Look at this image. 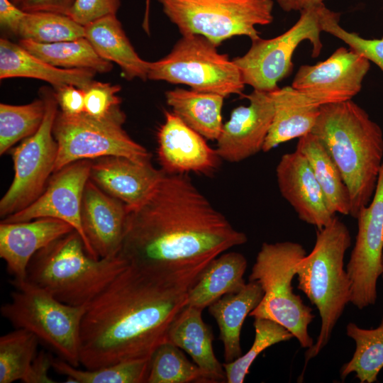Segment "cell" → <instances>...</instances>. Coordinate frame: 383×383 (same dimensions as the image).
<instances>
[{"label":"cell","mask_w":383,"mask_h":383,"mask_svg":"<svg viewBox=\"0 0 383 383\" xmlns=\"http://www.w3.org/2000/svg\"><path fill=\"white\" fill-rule=\"evenodd\" d=\"M15 289L1 306V316L16 328L33 333L57 355L78 367L80 365L81 324L86 306L60 301L27 279H12Z\"/></svg>","instance_id":"cell-7"},{"label":"cell","mask_w":383,"mask_h":383,"mask_svg":"<svg viewBox=\"0 0 383 383\" xmlns=\"http://www.w3.org/2000/svg\"><path fill=\"white\" fill-rule=\"evenodd\" d=\"M45 112L38 130L11 150L14 177L0 201V216L4 218L35 201L44 192L51 173H54L57 143L53 124L58 104L54 92L42 89Z\"/></svg>","instance_id":"cell-12"},{"label":"cell","mask_w":383,"mask_h":383,"mask_svg":"<svg viewBox=\"0 0 383 383\" xmlns=\"http://www.w3.org/2000/svg\"><path fill=\"white\" fill-rule=\"evenodd\" d=\"M247 240L187 174L165 173L147 199L129 211L117 255L193 286L213 260Z\"/></svg>","instance_id":"cell-1"},{"label":"cell","mask_w":383,"mask_h":383,"mask_svg":"<svg viewBox=\"0 0 383 383\" xmlns=\"http://www.w3.org/2000/svg\"><path fill=\"white\" fill-rule=\"evenodd\" d=\"M322 31L343 41L348 47L372 62L383 72V38L367 39L344 29L339 23L340 14L325 4L318 7Z\"/></svg>","instance_id":"cell-38"},{"label":"cell","mask_w":383,"mask_h":383,"mask_svg":"<svg viewBox=\"0 0 383 383\" xmlns=\"http://www.w3.org/2000/svg\"><path fill=\"white\" fill-rule=\"evenodd\" d=\"M91 166V160H81L54 172L44 192L35 201L3 218L1 222H22L40 218L62 220L81 235L89 255L99 259L89 245L81 221L82 196L89 179Z\"/></svg>","instance_id":"cell-15"},{"label":"cell","mask_w":383,"mask_h":383,"mask_svg":"<svg viewBox=\"0 0 383 383\" xmlns=\"http://www.w3.org/2000/svg\"><path fill=\"white\" fill-rule=\"evenodd\" d=\"M38 339L16 328L0 338V383L22 380L37 355Z\"/></svg>","instance_id":"cell-36"},{"label":"cell","mask_w":383,"mask_h":383,"mask_svg":"<svg viewBox=\"0 0 383 383\" xmlns=\"http://www.w3.org/2000/svg\"><path fill=\"white\" fill-rule=\"evenodd\" d=\"M351 237L336 216L316 230L313 250L296 264L298 289L318 309L321 328L316 343L305 353V367L330 340L333 330L352 297L351 281L344 268V256Z\"/></svg>","instance_id":"cell-4"},{"label":"cell","mask_w":383,"mask_h":383,"mask_svg":"<svg viewBox=\"0 0 383 383\" xmlns=\"http://www.w3.org/2000/svg\"><path fill=\"white\" fill-rule=\"evenodd\" d=\"M150 359L120 362L107 366L79 370L60 358H55L52 369L67 377L70 383H147Z\"/></svg>","instance_id":"cell-32"},{"label":"cell","mask_w":383,"mask_h":383,"mask_svg":"<svg viewBox=\"0 0 383 383\" xmlns=\"http://www.w3.org/2000/svg\"><path fill=\"white\" fill-rule=\"evenodd\" d=\"M306 255L304 247L295 242L263 243L249 276L257 282L264 294L249 316L272 320L285 327L300 345L309 348L313 344L308 332L315 316L301 296L293 291L296 266Z\"/></svg>","instance_id":"cell-6"},{"label":"cell","mask_w":383,"mask_h":383,"mask_svg":"<svg viewBox=\"0 0 383 383\" xmlns=\"http://www.w3.org/2000/svg\"><path fill=\"white\" fill-rule=\"evenodd\" d=\"M54 357L49 353L41 350L37 353L21 382L24 383H55L49 375L52 369Z\"/></svg>","instance_id":"cell-42"},{"label":"cell","mask_w":383,"mask_h":383,"mask_svg":"<svg viewBox=\"0 0 383 383\" xmlns=\"http://www.w3.org/2000/svg\"><path fill=\"white\" fill-rule=\"evenodd\" d=\"M128 213L126 204L89 179L82 196L81 221L89 245L98 258L118 254Z\"/></svg>","instance_id":"cell-19"},{"label":"cell","mask_w":383,"mask_h":383,"mask_svg":"<svg viewBox=\"0 0 383 383\" xmlns=\"http://www.w3.org/2000/svg\"><path fill=\"white\" fill-rule=\"evenodd\" d=\"M96 72L88 69H63L52 66L35 57L19 44L0 39V79L31 78L50 83L57 89L72 84L84 89Z\"/></svg>","instance_id":"cell-23"},{"label":"cell","mask_w":383,"mask_h":383,"mask_svg":"<svg viewBox=\"0 0 383 383\" xmlns=\"http://www.w3.org/2000/svg\"><path fill=\"white\" fill-rule=\"evenodd\" d=\"M172 112L204 138L216 140L220 135L225 97L213 93L176 88L165 93Z\"/></svg>","instance_id":"cell-28"},{"label":"cell","mask_w":383,"mask_h":383,"mask_svg":"<svg viewBox=\"0 0 383 383\" xmlns=\"http://www.w3.org/2000/svg\"><path fill=\"white\" fill-rule=\"evenodd\" d=\"M117 84L93 80L84 89V113L94 118H103L121 103Z\"/></svg>","instance_id":"cell-39"},{"label":"cell","mask_w":383,"mask_h":383,"mask_svg":"<svg viewBox=\"0 0 383 383\" xmlns=\"http://www.w3.org/2000/svg\"><path fill=\"white\" fill-rule=\"evenodd\" d=\"M14 4L17 6H20L21 3L23 1V0H11Z\"/></svg>","instance_id":"cell-47"},{"label":"cell","mask_w":383,"mask_h":383,"mask_svg":"<svg viewBox=\"0 0 383 383\" xmlns=\"http://www.w3.org/2000/svg\"><path fill=\"white\" fill-rule=\"evenodd\" d=\"M270 92L274 101V113L263 152L311 133L321 106L292 86L278 87Z\"/></svg>","instance_id":"cell-22"},{"label":"cell","mask_w":383,"mask_h":383,"mask_svg":"<svg viewBox=\"0 0 383 383\" xmlns=\"http://www.w3.org/2000/svg\"><path fill=\"white\" fill-rule=\"evenodd\" d=\"M247 98L249 104L233 110L216 140L219 157L230 162H240L262 151L273 119L270 92L253 89Z\"/></svg>","instance_id":"cell-16"},{"label":"cell","mask_w":383,"mask_h":383,"mask_svg":"<svg viewBox=\"0 0 383 383\" xmlns=\"http://www.w3.org/2000/svg\"><path fill=\"white\" fill-rule=\"evenodd\" d=\"M20 40L53 43L84 37V27L70 16L52 12H26L18 35Z\"/></svg>","instance_id":"cell-34"},{"label":"cell","mask_w":383,"mask_h":383,"mask_svg":"<svg viewBox=\"0 0 383 383\" xmlns=\"http://www.w3.org/2000/svg\"><path fill=\"white\" fill-rule=\"evenodd\" d=\"M356 219L357 233L346 271L351 281L350 303L363 309L375 304L383 270V162L373 197Z\"/></svg>","instance_id":"cell-13"},{"label":"cell","mask_w":383,"mask_h":383,"mask_svg":"<svg viewBox=\"0 0 383 383\" xmlns=\"http://www.w3.org/2000/svg\"><path fill=\"white\" fill-rule=\"evenodd\" d=\"M24 49L45 62L63 69H88L99 73L111 71L113 64L101 58L84 37L53 43L20 40Z\"/></svg>","instance_id":"cell-30"},{"label":"cell","mask_w":383,"mask_h":383,"mask_svg":"<svg viewBox=\"0 0 383 383\" xmlns=\"http://www.w3.org/2000/svg\"><path fill=\"white\" fill-rule=\"evenodd\" d=\"M346 335L355 343L353 357L340 370L342 380L354 373L361 383H372L383 368V317L375 328H362L353 322L346 326Z\"/></svg>","instance_id":"cell-31"},{"label":"cell","mask_w":383,"mask_h":383,"mask_svg":"<svg viewBox=\"0 0 383 383\" xmlns=\"http://www.w3.org/2000/svg\"><path fill=\"white\" fill-rule=\"evenodd\" d=\"M26 12L11 0H0L1 26L17 35L21 23Z\"/></svg>","instance_id":"cell-43"},{"label":"cell","mask_w":383,"mask_h":383,"mask_svg":"<svg viewBox=\"0 0 383 383\" xmlns=\"http://www.w3.org/2000/svg\"><path fill=\"white\" fill-rule=\"evenodd\" d=\"M182 35H200L217 47L235 36L260 38L273 21V0H157Z\"/></svg>","instance_id":"cell-8"},{"label":"cell","mask_w":383,"mask_h":383,"mask_svg":"<svg viewBox=\"0 0 383 383\" xmlns=\"http://www.w3.org/2000/svg\"><path fill=\"white\" fill-rule=\"evenodd\" d=\"M216 48L202 35H182L168 55L150 62L148 79L185 84L193 90L225 98L243 95L245 84L239 69Z\"/></svg>","instance_id":"cell-10"},{"label":"cell","mask_w":383,"mask_h":383,"mask_svg":"<svg viewBox=\"0 0 383 383\" xmlns=\"http://www.w3.org/2000/svg\"><path fill=\"white\" fill-rule=\"evenodd\" d=\"M340 170L356 218L374 194L383 162L381 127L351 100L325 104L311 131Z\"/></svg>","instance_id":"cell-3"},{"label":"cell","mask_w":383,"mask_h":383,"mask_svg":"<svg viewBox=\"0 0 383 383\" xmlns=\"http://www.w3.org/2000/svg\"><path fill=\"white\" fill-rule=\"evenodd\" d=\"M55 90L54 94L61 111L69 115H77L84 112V89L67 84Z\"/></svg>","instance_id":"cell-41"},{"label":"cell","mask_w":383,"mask_h":383,"mask_svg":"<svg viewBox=\"0 0 383 383\" xmlns=\"http://www.w3.org/2000/svg\"><path fill=\"white\" fill-rule=\"evenodd\" d=\"M192 286L128 263L87 306L81 324L80 364L96 369L150 359L168 341L188 304Z\"/></svg>","instance_id":"cell-2"},{"label":"cell","mask_w":383,"mask_h":383,"mask_svg":"<svg viewBox=\"0 0 383 383\" xmlns=\"http://www.w3.org/2000/svg\"><path fill=\"white\" fill-rule=\"evenodd\" d=\"M74 230L67 222L53 218L1 222L0 257L13 279L25 280L28 265L35 254Z\"/></svg>","instance_id":"cell-21"},{"label":"cell","mask_w":383,"mask_h":383,"mask_svg":"<svg viewBox=\"0 0 383 383\" xmlns=\"http://www.w3.org/2000/svg\"><path fill=\"white\" fill-rule=\"evenodd\" d=\"M263 294L257 282L249 281L238 292L226 294L209 306L219 328L226 362L242 355L240 336L243 322L260 304Z\"/></svg>","instance_id":"cell-26"},{"label":"cell","mask_w":383,"mask_h":383,"mask_svg":"<svg viewBox=\"0 0 383 383\" xmlns=\"http://www.w3.org/2000/svg\"><path fill=\"white\" fill-rule=\"evenodd\" d=\"M150 0H145V10L144 13V18L143 21V28L148 34L150 33L149 27V11H150Z\"/></svg>","instance_id":"cell-46"},{"label":"cell","mask_w":383,"mask_h":383,"mask_svg":"<svg viewBox=\"0 0 383 383\" xmlns=\"http://www.w3.org/2000/svg\"><path fill=\"white\" fill-rule=\"evenodd\" d=\"M248 262L239 252H223L213 260L188 292V304L201 309L223 296L240 291Z\"/></svg>","instance_id":"cell-27"},{"label":"cell","mask_w":383,"mask_h":383,"mask_svg":"<svg viewBox=\"0 0 383 383\" xmlns=\"http://www.w3.org/2000/svg\"><path fill=\"white\" fill-rule=\"evenodd\" d=\"M209 383L206 374L179 348L167 341L150 357L147 383Z\"/></svg>","instance_id":"cell-33"},{"label":"cell","mask_w":383,"mask_h":383,"mask_svg":"<svg viewBox=\"0 0 383 383\" xmlns=\"http://www.w3.org/2000/svg\"><path fill=\"white\" fill-rule=\"evenodd\" d=\"M45 112L43 98L24 105L0 104V155L19 140L34 134Z\"/></svg>","instance_id":"cell-35"},{"label":"cell","mask_w":383,"mask_h":383,"mask_svg":"<svg viewBox=\"0 0 383 383\" xmlns=\"http://www.w3.org/2000/svg\"><path fill=\"white\" fill-rule=\"evenodd\" d=\"M382 268H383V256H382ZM381 277H382V281H383V270H382V273Z\"/></svg>","instance_id":"cell-48"},{"label":"cell","mask_w":383,"mask_h":383,"mask_svg":"<svg viewBox=\"0 0 383 383\" xmlns=\"http://www.w3.org/2000/svg\"><path fill=\"white\" fill-rule=\"evenodd\" d=\"M202 311L187 305L172 323L168 341L191 356L209 383L224 382V368L214 354L212 331L203 321Z\"/></svg>","instance_id":"cell-24"},{"label":"cell","mask_w":383,"mask_h":383,"mask_svg":"<svg viewBox=\"0 0 383 383\" xmlns=\"http://www.w3.org/2000/svg\"><path fill=\"white\" fill-rule=\"evenodd\" d=\"M127 265L118 255L91 257L81 235L74 230L35 254L26 279L62 302L87 306Z\"/></svg>","instance_id":"cell-5"},{"label":"cell","mask_w":383,"mask_h":383,"mask_svg":"<svg viewBox=\"0 0 383 383\" xmlns=\"http://www.w3.org/2000/svg\"><path fill=\"white\" fill-rule=\"evenodd\" d=\"M121 0H74L67 16L82 26L101 18L116 15Z\"/></svg>","instance_id":"cell-40"},{"label":"cell","mask_w":383,"mask_h":383,"mask_svg":"<svg viewBox=\"0 0 383 383\" xmlns=\"http://www.w3.org/2000/svg\"><path fill=\"white\" fill-rule=\"evenodd\" d=\"M74 0H23L19 7L26 12L47 11L67 16Z\"/></svg>","instance_id":"cell-44"},{"label":"cell","mask_w":383,"mask_h":383,"mask_svg":"<svg viewBox=\"0 0 383 383\" xmlns=\"http://www.w3.org/2000/svg\"><path fill=\"white\" fill-rule=\"evenodd\" d=\"M165 174L151 162L141 163L126 157L107 156L91 160L89 179L123 201L130 211L147 199Z\"/></svg>","instance_id":"cell-20"},{"label":"cell","mask_w":383,"mask_h":383,"mask_svg":"<svg viewBox=\"0 0 383 383\" xmlns=\"http://www.w3.org/2000/svg\"><path fill=\"white\" fill-rule=\"evenodd\" d=\"M296 150L308 160L331 210L350 215L348 189L337 165L319 139L312 133L299 138Z\"/></svg>","instance_id":"cell-29"},{"label":"cell","mask_w":383,"mask_h":383,"mask_svg":"<svg viewBox=\"0 0 383 383\" xmlns=\"http://www.w3.org/2000/svg\"><path fill=\"white\" fill-rule=\"evenodd\" d=\"M318 6L301 11L298 21L282 34L270 39L260 37L251 40L248 51L233 60L245 84L268 92L278 88V83L290 74L292 56L304 40L311 43L313 57L320 55L323 45Z\"/></svg>","instance_id":"cell-11"},{"label":"cell","mask_w":383,"mask_h":383,"mask_svg":"<svg viewBox=\"0 0 383 383\" xmlns=\"http://www.w3.org/2000/svg\"><path fill=\"white\" fill-rule=\"evenodd\" d=\"M157 138L158 160L167 174L193 172L210 175L219 166L221 159L216 150L172 111H165Z\"/></svg>","instance_id":"cell-17"},{"label":"cell","mask_w":383,"mask_h":383,"mask_svg":"<svg viewBox=\"0 0 383 383\" xmlns=\"http://www.w3.org/2000/svg\"><path fill=\"white\" fill-rule=\"evenodd\" d=\"M84 38L101 58L116 63L126 79H148L150 62L135 52L116 15L105 16L84 26Z\"/></svg>","instance_id":"cell-25"},{"label":"cell","mask_w":383,"mask_h":383,"mask_svg":"<svg viewBox=\"0 0 383 383\" xmlns=\"http://www.w3.org/2000/svg\"><path fill=\"white\" fill-rule=\"evenodd\" d=\"M370 62L353 49L338 48L324 61L301 65L292 86L318 105L351 100L362 89Z\"/></svg>","instance_id":"cell-14"},{"label":"cell","mask_w":383,"mask_h":383,"mask_svg":"<svg viewBox=\"0 0 383 383\" xmlns=\"http://www.w3.org/2000/svg\"><path fill=\"white\" fill-rule=\"evenodd\" d=\"M276 177L282 196L302 221L320 229L336 216L308 160L299 150L282 156L276 167Z\"/></svg>","instance_id":"cell-18"},{"label":"cell","mask_w":383,"mask_h":383,"mask_svg":"<svg viewBox=\"0 0 383 383\" xmlns=\"http://www.w3.org/2000/svg\"><path fill=\"white\" fill-rule=\"evenodd\" d=\"M125 121L126 115L120 105L100 118L84 112L69 115L58 111L52 130L58 146L54 172L78 160L107 156L150 162L151 154L124 130Z\"/></svg>","instance_id":"cell-9"},{"label":"cell","mask_w":383,"mask_h":383,"mask_svg":"<svg viewBox=\"0 0 383 383\" xmlns=\"http://www.w3.org/2000/svg\"><path fill=\"white\" fill-rule=\"evenodd\" d=\"M253 325L255 339L250 350L233 362L223 364L228 383H243L249 373L250 365L262 351L276 343L294 338L285 327L272 320L255 318Z\"/></svg>","instance_id":"cell-37"},{"label":"cell","mask_w":383,"mask_h":383,"mask_svg":"<svg viewBox=\"0 0 383 383\" xmlns=\"http://www.w3.org/2000/svg\"><path fill=\"white\" fill-rule=\"evenodd\" d=\"M325 0H277L279 7L284 11H301L304 9L318 6Z\"/></svg>","instance_id":"cell-45"}]
</instances>
